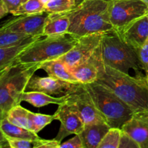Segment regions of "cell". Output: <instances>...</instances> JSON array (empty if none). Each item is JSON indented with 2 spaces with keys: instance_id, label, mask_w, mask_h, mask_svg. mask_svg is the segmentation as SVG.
I'll list each match as a JSON object with an SVG mask.
<instances>
[{
  "instance_id": "26",
  "label": "cell",
  "mask_w": 148,
  "mask_h": 148,
  "mask_svg": "<svg viewBox=\"0 0 148 148\" xmlns=\"http://www.w3.org/2000/svg\"><path fill=\"white\" fill-rule=\"evenodd\" d=\"M43 12H45V4L40 0H27L12 14L17 17Z\"/></svg>"
},
{
  "instance_id": "29",
  "label": "cell",
  "mask_w": 148,
  "mask_h": 148,
  "mask_svg": "<svg viewBox=\"0 0 148 148\" xmlns=\"http://www.w3.org/2000/svg\"><path fill=\"white\" fill-rule=\"evenodd\" d=\"M4 137L8 143L9 147L10 148H34L36 140H27V139L23 138H14V137H6V136Z\"/></svg>"
},
{
  "instance_id": "16",
  "label": "cell",
  "mask_w": 148,
  "mask_h": 148,
  "mask_svg": "<svg viewBox=\"0 0 148 148\" xmlns=\"http://www.w3.org/2000/svg\"><path fill=\"white\" fill-rule=\"evenodd\" d=\"M43 37L29 36L20 43L8 47H0V71L17 62L19 56L34 42Z\"/></svg>"
},
{
  "instance_id": "31",
  "label": "cell",
  "mask_w": 148,
  "mask_h": 148,
  "mask_svg": "<svg viewBox=\"0 0 148 148\" xmlns=\"http://www.w3.org/2000/svg\"><path fill=\"white\" fill-rule=\"evenodd\" d=\"M119 148H140V146L130 134L122 130Z\"/></svg>"
},
{
  "instance_id": "13",
  "label": "cell",
  "mask_w": 148,
  "mask_h": 148,
  "mask_svg": "<svg viewBox=\"0 0 148 148\" xmlns=\"http://www.w3.org/2000/svg\"><path fill=\"white\" fill-rule=\"evenodd\" d=\"M121 130L135 140L140 148H148V110L134 113Z\"/></svg>"
},
{
  "instance_id": "15",
  "label": "cell",
  "mask_w": 148,
  "mask_h": 148,
  "mask_svg": "<svg viewBox=\"0 0 148 148\" xmlns=\"http://www.w3.org/2000/svg\"><path fill=\"white\" fill-rule=\"evenodd\" d=\"M111 128L105 120L85 124L83 130L79 134L84 148H98L101 140Z\"/></svg>"
},
{
  "instance_id": "32",
  "label": "cell",
  "mask_w": 148,
  "mask_h": 148,
  "mask_svg": "<svg viewBox=\"0 0 148 148\" xmlns=\"http://www.w3.org/2000/svg\"><path fill=\"white\" fill-rule=\"evenodd\" d=\"M61 143L56 139L43 140L40 138L35 141L34 148H60Z\"/></svg>"
},
{
  "instance_id": "7",
  "label": "cell",
  "mask_w": 148,
  "mask_h": 148,
  "mask_svg": "<svg viewBox=\"0 0 148 148\" xmlns=\"http://www.w3.org/2000/svg\"><path fill=\"white\" fill-rule=\"evenodd\" d=\"M147 12L148 4L141 0H111L110 2V20L116 31L146 15Z\"/></svg>"
},
{
  "instance_id": "37",
  "label": "cell",
  "mask_w": 148,
  "mask_h": 148,
  "mask_svg": "<svg viewBox=\"0 0 148 148\" xmlns=\"http://www.w3.org/2000/svg\"><path fill=\"white\" fill-rule=\"evenodd\" d=\"M147 18H148V12H147Z\"/></svg>"
},
{
  "instance_id": "22",
  "label": "cell",
  "mask_w": 148,
  "mask_h": 148,
  "mask_svg": "<svg viewBox=\"0 0 148 148\" xmlns=\"http://www.w3.org/2000/svg\"><path fill=\"white\" fill-rule=\"evenodd\" d=\"M29 110L25 109L20 104L13 107L9 111L6 117L12 124L30 130V124L29 119Z\"/></svg>"
},
{
  "instance_id": "19",
  "label": "cell",
  "mask_w": 148,
  "mask_h": 148,
  "mask_svg": "<svg viewBox=\"0 0 148 148\" xmlns=\"http://www.w3.org/2000/svg\"><path fill=\"white\" fill-rule=\"evenodd\" d=\"M69 24V17L66 12L49 14L43 28V36L45 37L67 34Z\"/></svg>"
},
{
  "instance_id": "35",
  "label": "cell",
  "mask_w": 148,
  "mask_h": 148,
  "mask_svg": "<svg viewBox=\"0 0 148 148\" xmlns=\"http://www.w3.org/2000/svg\"><path fill=\"white\" fill-rule=\"evenodd\" d=\"M40 1H41L42 2H43V4H45V5H46V4H48V3H49V1H51V0H40Z\"/></svg>"
},
{
  "instance_id": "17",
  "label": "cell",
  "mask_w": 148,
  "mask_h": 148,
  "mask_svg": "<svg viewBox=\"0 0 148 148\" xmlns=\"http://www.w3.org/2000/svg\"><path fill=\"white\" fill-rule=\"evenodd\" d=\"M40 69H43L49 76L56 79L71 83L79 82L73 76L69 67L59 58L42 62L40 65Z\"/></svg>"
},
{
  "instance_id": "27",
  "label": "cell",
  "mask_w": 148,
  "mask_h": 148,
  "mask_svg": "<svg viewBox=\"0 0 148 148\" xmlns=\"http://www.w3.org/2000/svg\"><path fill=\"white\" fill-rule=\"evenodd\" d=\"M122 130L111 127L106 134L98 148H119Z\"/></svg>"
},
{
  "instance_id": "8",
  "label": "cell",
  "mask_w": 148,
  "mask_h": 148,
  "mask_svg": "<svg viewBox=\"0 0 148 148\" xmlns=\"http://www.w3.org/2000/svg\"><path fill=\"white\" fill-rule=\"evenodd\" d=\"M104 33L87 35L77 39L75 46L59 59L69 68L85 62L92 56L101 44Z\"/></svg>"
},
{
  "instance_id": "2",
  "label": "cell",
  "mask_w": 148,
  "mask_h": 148,
  "mask_svg": "<svg viewBox=\"0 0 148 148\" xmlns=\"http://www.w3.org/2000/svg\"><path fill=\"white\" fill-rule=\"evenodd\" d=\"M110 2L111 0H85L66 12L70 22L67 34L78 39L115 30L110 20Z\"/></svg>"
},
{
  "instance_id": "9",
  "label": "cell",
  "mask_w": 148,
  "mask_h": 148,
  "mask_svg": "<svg viewBox=\"0 0 148 148\" xmlns=\"http://www.w3.org/2000/svg\"><path fill=\"white\" fill-rule=\"evenodd\" d=\"M56 119L60 121V128L55 137L58 141L62 143L65 137L71 134H79L85 127V123L80 114L74 105L66 101L59 105L55 112Z\"/></svg>"
},
{
  "instance_id": "30",
  "label": "cell",
  "mask_w": 148,
  "mask_h": 148,
  "mask_svg": "<svg viewBox=\"0 0 148 148\" xmlns=\"http://www.w3.org/2000/svg\"><path fill=\"white\" fill-rule=\"evenodd\" d=\"M137 52L142 68L146 77H148V39L140 49H137Z\"/></svg>"
},
{
  "instance_id": "12",
  "label": "cell",
  "mask_w": 148,
  "mask_h": 148,
  "mask_svg": "<svg viewBox=\"0 0 148 148\" xmlns=\"http://www.w3.org/2000/svg\"><path fill=\"white\" fill-rule=\"evenodd\" d=\"M76 84L61 80L50 76L41 77L35 75L34 74L30 77L26 90L29 91L45 92L51 95H56L60 94L66 95L73 89Z\"/></svg>"
},
{
  "instance_id": "28",
  "label": "cell",
  "mask_w": 148,
  "mask_h": 148,
  "mask_svg": "<svg viewBox=\"0 0 148 148\" xmlns=\"http://www.w3.org/2000/svg\"><path fill=\"white\" fill-rule=\"evenodd\" d=\"M27 0H1L0 4V18H3L7 14H12Z\"/></svg>"
},
{
  "instance_id": "24",
  "label": "cell",
  "mask_w": 148,
  "mask_h": 148,
  "mask_svg": "<svg viewBox=\"0 0 148 148\" xmlns=\"http://www.w3.org/2000/svg\"><path fill=\"white\" fill-rule=\"evenodd\" d=\"M76 7L75 0H51L45 5V12L48 14L67 12Z\"/></svg>"
},
{
  "instance_id": "10",
  "label": "cell",
  "mask_w": 148,
  "mask_h": 148,
  "mask_svg": "<svg viewBox=\"0 0 148 148\" xmlns=\"http://www.w3.org/2000/svg\"><path fill=\"white\" fill-rule=\"evenodd\" d=\"M66 94L68 95L67 101L73 104L77 110L85 124L100 120H105L95 106L84 84L77 83L73 89Z\"/></svg>"
},
{
  "instance_id": "1",
  "label": "cell",
  "mask_w": 148,
  "mask_h": 148,
  "mask_svg": "<svg viewBox=\"0 0 148 148\" xmlns=\"http://www.w3.org/2000/svg\"><path fill=\"white\" fill-rule=\"evenodd\" d=\"M94 56L98 67L95 82L111 90L135 113L148 110V79L146 75L131 76L105 64L101 58L99 46L94 52Z\"/></svg>"
},
{
  "instance_id": "33",
  "label": "cell",
  "mask_w": 148,
  "mask_h": 148,
  "mask_svg": "<svg viewBox=\"0 0 148 148\" xmlns=\"http://www.w3.org/2000/svg\"><path fill=\"white\" fill-rule=\"evenodd\" d=\"M84 148L81 137L79 134H75V137L69 139L66 142L62 143L60 145V148Z\"/></svg>"
},
{
  "instance_id": "18",
  "label": "cell",
  "mask_w": 148,
  "mask_h": 148,
  "mask_svg": "<svg viewBox=\"0 0 148 148\" xmlns=\"http://www.w3.org/2000/svg\"><path fill=\"white\" fill-rule=\"evenodd\" d=\"M69 69L77 80L82 84L95 82L98 78V67L94 53L89 59Z\"/></svg>"
},
{
  "instance_id": "4",
  "label": "cell",
  "mask_w": 148,
  "mask_h": 148,
  "mask_svg": "<svg viewBox=\"0 0 148 148\" xmlns=\"http://www.w3.org/2000/svg\"><path fill=\"white\" fill-rule=\"evenodd\" d=\"M99 51L105 64L125 73L130 74V69H133L135 75H143L137 50L129 45L116 30L104 33Z\"/></svg>"
},
{
  "instance_id": "6",
  "label": "cell",
  "mask_w": 148,
  "mask_h": 148,
  "mask_svg": "<svg viewBox=\"0 0 148 148\" xmlns=\"http://www.w3.org/2000/svg\"><path fill=\"white\" fill-rule=\"evenodd\" d=\"M77 41V38L69 34L45 36L29 46L17 62L23 63H42L59 59L67 53Z\"/></svg>"
},
{
  "instance_id": "14",
  "label": "cell",
  "mask_w": 148,
  "mask_h": 148,
  "mask_svg": "<svg viewBox=\"0 0 148 148\" xmlns=\"http://www.w3.org/2000/svg\"><path fill=\"white\" fill-rule=\"evenodd\" d=\"M118 32L129 45L137 50L148 39V18L147 14L134 20L123 30Z\"/></svg>"
},
{
  "instance_id": "34",
  "label": "cell",
  "mask_w": 148,
  "mask_h": 148,
  "mask_svg": "<svg viewBox=\"0 0 148 148\" xmlns=\"http://www.w3.org/2000/svg\"><path fill=\"white\" fill-rule=\"evenodd\" d=\"M84 1H85V0H75V5H76V7L77 5H79V4H81L82 2H83Z\"/></svg>"
},
{
  "instance_id": "20",
  "label": "cell",
  "mask_w": 148,
  "mask_h": 148,
  "mask_svg": "<svg viewBox=\"0 0 148 148\" xmlns=\"http://www.w3.org/2000/svg\"><path fill=\"white\" fill-rule=\"evenodd\" d=\"M67 94L61 97H53L47 93L38 91H25L22 96V101L31 104L36 108L45 106L49 104L60 105L67 101Z\"/></svg>"
},
{
  "instance_id": "11",
  "label": "cell",
  "mask_w": 148,
  "mask_h": 148,
  "mask_svg": "<svg viewBox=\"0 0 148 148\" xmlns=\"http://www.w3.org/2000/svg\"><path fill=\"white\" fill-rule=\"evenodd\" d=\"M49 14L46 12L31 14L17 16L10 19L1 25V29L24 33L27 36H43V28Z\"/></svg>"
},
{
  "instance_id": "23",
  "label": "cell",
  "mask_w": 148,
  "mask_h": 148,
  "mask_svg": "<svg viewBox=\"0 0 148 148\" xmlns=\"http://www.w3.org/2000/svg\"><path fill=\"white\" fill-rule=\"evenodd\" d=\"M29 119L30 124V130L36 134L41 131L45 127L51 124L52 121L56 120L55 114L46 115L42 114H36L31 111L29 112Z\"/></svg>"
},
{
  "instance_id": "21",
  "label": "cell",
  "mask_w": 148,
  "mask_h": 148,
  "mask_svg": "<svg viewBox=\"0 0 148 148\" xmlns=\"http://www.w3.org/2000/svg\"><path fill=\"white\" fill-rule=\"evenodd\" d=\"M0 131H1V134L9 137L23 138L31 140H36L38 139H40L38 134L27 129L12 124L7 119V117H4L1 119Z\"/></svg>"
},
{
  "instance_id": "3",
  "label": "cell",
  "mask_w": 148,
  "mask_h": 148,
  "mask_svg": "<svg viewBox=\"0 0 148 148\" xmlns=\"http://www.w3.org/2000/svg\"><path fill=\"white\" fill-rule=\"evenodd\" d=\"M40 63L17 62L0 71V116H7L9 111L22 101L30 77L40 69Z\"/></svg>"
},
{
  "instance_id": "36",
  "label": "cell",
  "mask_w": 148,
  "mask_h": 148,
  "mask_svg": "<svg viewBox=\"0 0 148 148\" xmlns=\"http://www.w3.org/2000/svg\"><path fill=\"white\" fill-rule=\"evenodd\" d=\"M141 1H144V2H145V3H146V4H148V0H141Z\"/></svg>"
},
{
  "instance_id": "38",
  "label": "cell",
  "mask_w": 148,
  "mask_h": 148,
  "mask_svg": "<svg viewBox=\"0 0 148 148\" xmlns=\"http://www.w3.org/2000/svg\"><path fill=\"white\" fill-rule=\"evenodd\" d=\"M147 79H148V77H147Z\"/></svg>"
},
{
  "instance_id": "25",
  "label": "cell",
  "mask_w": 148,
  "mask_h": 148,
  "mask_svg": "<svg viewBox=\"0 0 148 148\" xmlns=\"http://www.w3.org/2000/svg\"><path fill=\"white\" fill-rule=\"evenodd\" d=\"M29 36L18 32L0 29V47H8L20 43Z\"/></svg>"
},
{
  "instance_id": "5",
  "label": "cell",
  "mask_w": 148,
  "mask_h": 148,
  "mask_svg": "<svg viewBox=\"0 0 148 148\" xmlns=\"http://www.w3.org/2000/svg\"><path fill=\"white\" fill-rule=\"evenodd\" d=\"M84 85L96 108L111 127L121 129L135 113L104 85L97 82Z\"/></svg>"
}]
</instances>
